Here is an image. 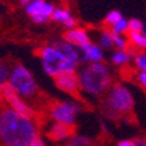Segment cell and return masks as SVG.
Segmentation results:
<instances>
[{
  "label": "cell",
  "instance_id": "1",
  "mask_svg": "<svg viewBox=\"0 0 146 146\" xmlns=\"http://www.w3.org/2000/svg\"><path fill=\"white\" fill-rule=\"evenodd\" d=\"M37 137L38 126L34 119L21 116L11 108L3 109L0 141L4 146H28Z\"/></svg>",
  "mask_w": 146,
  "mask_h": 146
},
{
  "label": "cell",
  "instance_id": "2",
  "mask_svg": "<svg viewBox=\"0 0 146 146\" xmlns=\"http://www.w3.org/2000/svg\"><path fill=\"white\" fill-rule=\"evenodd\" d=\"M76 75L79 79L80 91L95 98L107 94V91L113 84L111 71L103 62L88 63L83 66Z\"/></svg>",
  "mask_w": 146,
  "mask_h": 146
},
{
  "label": "cell",
  "instance_id": "3",
  "mask_svg": "<svg viewBox=\"0 0 146 146\" xmlns=\"http://www.w3.org/2000/svg\"><path fill=\"white\" fill-rule=\"evenodd\" d=\"M134 108V99L130 90L121 83L112 84L107 91L102 103L103 113L109 119H117L122 115L132 112Z\"/></svg>",
  "mask_w": 146,
  "mask_h": 146
},
{
  "label": "cell",
  "instance_id": "4",
  "mask_svg": "<svg viewBox=\"0 0 146 146\" xmlns=\"http://www.w3.org/2000/svg\"><path fill=\"white\" fill-rule=\"evenodd\" d=\"M37 55L42 62L44 71L51 78H55L58 75L66 74V72H75L79 65L78 62L67 57L53 44L40 48L37 50Z\"/></svg>",
  "mask_w": 146,
  "mask_h": 146
},
{
  "label": "cell",
  "instance_id": "5",
  "mask_svg": "<svg viewBox=\"0 0 146 146\" xmlns=\"http://www.w3.org/2000/svg\"><path fill=\"white\" fill-rule=\"evenodd\" d=\"M8 83L20 98L32 99L38 94L37 82L31 74V71L23 65H16L12 68Z\"/></svg>",
  "mask_w": 146,
  "mask_h": 146
},
{
  "label": "cell",
  "instance_id": "6",
  "mask_svg": "<svg viewBox=\"0 0 146 146\" xmlns=\"http://www.w3.org/2000/svg\"><path fill=\"white\" fill-rule=\"evenodd\" d=\"M80 109L82 107L79 103L74 102V100H63V102L55 103L51 107L50 116L55 122L74 126Z\"/></svg>",
  "mask_w": 146,
  "mask_h": 146
},
{
  "label": "cell",
  "instance_id": "7",
  "mask_svg": "<svg viewBox=\"0 0 146 146\" xmlns=\"http://www.w3.org/2000/svg\"><path fill=\"white\" fill-rule=\"evenodd\" d=\"M0 91H1V94L4 96V100H7V103L11 106V109H13L15 112L20 113L21 116H25V117H29V119H34V115H36L34 109L28 106L27 103L17 95L8 82L0 87Z\"/></svg>",
  "mask_w": 146,
  "mask_h": 146
},
{
  "label": "cell",
  "instance_id": "8",
  "mask_svg": "<svg viewBox=\"0 0 146 146\" xmlns=\"http://www.w3.org/2000/svg\"><path fill=\"white\" fill-rule=\"evenodd\" d=\"M55 86L58 90H61L62 92L68 94V95L76 96L80 91L79 87V79L76 72H66V74H61L54 78Z\"/></svg>",
  "mask_w": 146,
  "mask_h": 146
},
{
  "label": "cell",
  "instance_id": "9",
  "mask_svg": "<svg viewBox=\"0 0 146 146\" xmlns=\"http://www.w3.org/2000/svg\"><path fill=\"white\" fill-rule=\"evenodd\" d=\"M79 53H80V62L83 61L87 63H98V62H103L104 59V50L94 42H90L79 48Z\"/></svg>",
  "mask_w": 146,
  "mask_h": 146
},
{
  "label": "cell",
  "instance_id": "10",
  "mask_svg": "<svg viewBox=\"0 0 146 146\" xmlns=\"http://www.w3.org/2000/svg\"><path fill=\"white\" fill-rule=\"evenodd\" d=\"M63 40L67 41L68 44L74 45L75 48H78V49L91 42V38H90L87 31L83 29V28H76V27L68 29L63 34Z\"/></svg>",
  "mask_w": 146,
  "mask_h": 146
},
{
  "label": "cell",
  "instance_id": "11",
  "mask_svg": "<svg viewBox=\"0 0 146 146\" xmlns=\"http://www.w3.org/2000/svg\"><path fill=\"white\" fill-rule=\"evenodd\" d=\"M74 132H75L74 126L55 122L48 130V137L50 139H53V141H55V142H59V141H65V139H68L71 136H74Z\"/></svg>",
  "mask_w": 146,
  "mask_h": 146
},
{
  "label": "cell",
  "instance_id": "12",
  "mask_svg": "<svg viewBox=\"0 0 146 146\" xmlns=\"http://www.w3.org/2000/svg\"><path fill=\"white\" fill-rule=\"evenodd\" d=\"M51 19L54 21H57V23H61L67 29L75 28V25H76V19L66 8H57V9H54V12L51 15Z\"/></svg>",
  "mask_w": 146,
  "mask_h": 146
},
{
  "label": "cell",
  "instance_id": "13",
  "mask_svg": "<svg viewBox=\"0 0 146 146\" xmlns=\"http://www.w3.org/2000/svg\"><path fill=\"white\" fill-rule=\"evenodd\" d=\"M54 5L50 3H46L45 1L44 7L41 8V11L38 13H36L34 16H32V20L36 23V24H45V23H48L49 19H51V15L54 12Z\"/></svg>",
  "mask_w": 146,
  "mask_h": 146
},
{
  "label": "cell",
  "instance_id": "14",
  "mask_svg": "<svg viewBox=\"0 0 146 146\" xmlns=\"http://www.w3.org/2000/svg\"><path fill=\"white\" fill-rule=\"evenodd\" d=\"M133 58V53L129 50H116L111 55V62L115 66H125Z\"/></svg>",
  "mask_w": 146,
  "mask_h": 146
},
{
  "label": "cell",
  "instance_id": "15",
  "mask_svg": "<svg viewBox=\"0 0 146 146\" xmlns=\"http://www.w3.org/2000/svg\"><path fill=\"white\" fill-rule=\"evenodd\" d=\"M128 40L133 46L146 50V28L142 32H128Z\"/></svg>",
  "mask_w": 146,
  "mask_h": 146
},
{
  "label": "cell",
  "instance_id": "16",
  "mask_svg": "<svg viewBox=\"0 0 146 146\" xmlns=\"http://www.w3.org/2000/svg\"><path fill=\"white\" fill-rule=\"evenodd\" d=\"M98 45L103 50H111L113 49V34L111 31L108 29H104V31H100V34H99L98 38Z\"/></svg>",
  "mask_w": 146,
  "mask_h": 146
},
{
  "label": "cell",
  "instance_id": "17",
  "mask_svg": "<svg viewBox=\"0 0 146 146\" xmlns=\"http://www.w3.org/2000/svg\"><path fill=\"white\" fill-rule=\"evenodd\" d=\"M66 146H91V139L86 136H79L74 134L67 139Z\"/></svg>",
  "mask_w": 146,
  "mask_h": 146
},
{
  "label": "cell",
  "instance_id": "18",
  "mask_svg": "<svg viewBox=\"0 0 146 146\" xmlns=\"http://www.w3.org/2000/svg\"><path fill=\"white\" fill-rule=\"evenodd\" d=\"M128 21L126 19L121 17L119 21H116L113 25H111V32L115 34H125L129 32V28H128Z\"/></svg>",
  "mask_w": 146,
  "mask_h": 146
},
{
  "label": "cell",
  "instance_id": "19",
  "mask_svg": "<svg viewBox=\"0 0 146 146\" xmlns=\"http://www.w3.org/2000/svg\"><path fill=\"white\" fill-rule=\"evenodd\" d=\"M113 34V46L117 50H128V44L129 40L126 37H124V34Z\"/></svg>",
  "mask_w": 146,
  "mask_h": 146
},
{
  "label": "cell",
  "instance_id": "20",
  "mask_svg": "<svg viewBox=\"0 0 146 146\" xmlns=\"http://www.w3.org/2000/svg\"><path fill=\"white\" fill-rule=\"evenodd\" d=\"M133 62H134V66L138 68L139 71H146V53H134L133 55Z\"/></svg>",
  "mask_w": 146,
  "mask_h": 146
},
{
  "label": "cell",
  "instance_id": "21",
  "mask_svg": "<svg viewBox=\"0 0 146 146\" xmlns=\"http://www.w3.org/2000/svg\"><path fill=\"white\" fill-rule=\"evenodd\" d=\"M44 4H45V0H33V1H31L27 5V13L31 17L34 16V15L38 13L41 11V8L44 7Z\"/></svg>",
  "mask_w": 146,
  "mask_h": 146
},
{
  "label": "cell",
  "instance_id": "22",
  "mask_svg": "<svg viewBox=\"0 0 146 146\" xmlns=\"http://www.w3.org/2000/svg\"><path fill=\"white\" fill-rule=\"evenodd\" d=\"M128 28L129 32H142L145 29V25L139 19H130L128 21Z\"/></svg>",
  "mask_w": 146,
  "mask_h": 146
},
{
  "label": "cell",
  "instance_id": "23",
  "mask_svg": "<svg viewBox=\"0 0 146 146\" xmlns=\"http://www.w3.org/2000/svg\"><path fill=\"white\" fill-rule=\"evenodd\" d=\"M121 17H122V15H121V12H120V11L113 9V11H111V12H109V13L106 16L104 23H106V24H108V25H113L116 21H119Z\"/></svg>",
  "mask_w": 146,
  "mask_h": 146
},
{
  "label": "cell",
  "instance_id": "24",
  "mask_svg": "<svg viewBox=\"0 0 146 146\" xmlns=\"http://www.w3.org/2000/svg\"><path fill=\"white\" fill-rule=\"evenodd\" d=\"M8 79H9V68L5 63L0 62V87L4 83H7Z\"/></svg>",
  "mask_w": 146,
  "mask_h": 146
},
{
  "label": "cell",
  "instance_id": "25",
  "mask_svg": "<svg viewBox=\"0 0 146 146\" xmlns=\"http://www.w3.org/2000/svg\"><path fill=\"white\" fill-rule=\"evenodd\" d=\"M137 79H138L139 84H141L143 88L146 90V71H139V74H138V76H137Z\"/></svg>",
  "mask_w": 146,
  "mask_h": 146
},
{
  "label": "cell",
  "instance_id": "26",
  "mask_svg": "<svg viewBox=\"0 0 146 146\" xmlns=\"http://www.w3.org/2000/svg\"><path fill=\"white\" fill-rule=\"evenodd\" d=\"M117 146H136V143L133 139H122L117 142Z\"/></svg>",
  "mask_w": 146,
  "mask_h": 146
},
{
  "label": "cell",
  "instance_id": "27",
  "mask_svg": "<svg viewBox=\"0 0 146 146\" xmlns=\"http://www.w3.org/2000/svg\"><path fill=\"white\" fill-rule=\"evenodd\" d=\"M28 146H45V142L41 138H38V137H37V138L33 139V141H32V142L29 143Z\"/></svg>",
  "mask_w": 146,
  "mask_h": 146
},
{
  "label": "cell",
  "instance_id": "28",
  "mask_svg": "<svg viewBox=\"0 0 146 146\" xmlns=\"http://www.w3.org/2000/svg\"><path fill=\"white\" fill-rule=\"evenodd\" d=\"M134 143H136V146H146V138L139 137V138L134 139Z\"/></svg>",
  "mask_w": 146,
  "mask_h": 146
},
{
  "label": "cell",
  "instance_id": "29",
  "mask_svg": "<svg viewBox=\"0 0 146 146\" xmlns=\"http://www.w3.org/2000/svg\"><path fill=\"white\" fill-rule=\"evenodd\" d=\"M31 1H33V0H20L21 5H28V4L31 3Z\"/></svg>",
  "mask_w": 146,
  "mask_h": 146
},
{
  "label": "cell",
  "instance_id": "30",
  "mask_svg": "<svg viewBox=\"0 0 146 146\" xmlns=\"http://www.w3.org/2000/svg\"><path fill=\"white\" fill-rule=\"evenodd\" d=\"M3 100H4V96H3V94H1V91H0V104L3 103Z\"/></svg>",
  "mask_w": 146,
  "mask_h": 146
},
{
  "label": "cell",
  "instance_id": "31",
  "mask_svg": "<svg viewBox=\"0 0 146 146\" xmlns=\"http://www.w3.org/2000/svg\"><path fill=\"white\" fill-rule=\"evenodd\" d=\"M0 122H1V113H0Z\"/></svg>",
  "mask_w": 146,
  "mask_h": 146
}]
</instances>
